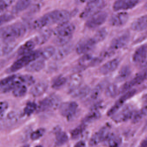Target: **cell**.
Returning a JSON list of instances; mask_svg holds the SVG:
<instances>
[{
	"instance_id": "ac0fdd59",
	"label": "cell",
	"mask_w": 147,
	"mask_h": 147,
	"mask_svg": "<svg viewBox=\"0 0 147 147\" xmlns=\"http://www.w3.org/2000/svg\"><path fill=\"white\" fill-rule=\"evenodd\" d=\"M83 82V77L80 73H75L70 76L69 81L68 92L71 94L76 89L80 87Z\"/></svg>"
},
{
	"instance_id": "cb8c5ba5",
	"label": "cell",
	"mask_w": 147,
	"mask_h": 147,
	"mask_svg": "<svg viewBox=\"0 0 147 147\" xmlns=\"http://www.w3.org/2000/svg\"><path fill=\"white\" fill-rule=\"evenodd\" d=\"M36 45L33 39L28 40L20 47L17 51V55L21 57L32 52Z\"/></svg>"
},
{
	"instance_id": "681fc988",
	"label": "cell",
	"mask_w": 147,
	"mask_h": 147,
	"mask_svg": "<svg viewBox=\"0 0 147 147\" xmlns=\"http://www.w3.org/2000/svg\"><path fill=\"white\" fill-rule=\"evenodd\" d=\"M8 104L6 101H1V111H0V117L1 119H2L4 117V115L5 113L7 110L8 109Z\"/></svg>"
},
{
	"instance_id": "7a4b0ae2",
	"label": "cell",
	"mask_w": 147,
	"mask_h": 147,
	"mask_svg": "<svg viewBox=\"0 0 147 147\" xmlns=\"http://www.w3.org/2000/svg\"><path fill=\"white\" fill-rule=\"evenodd\" d=\"M75 30V26L69 21L59 24L54 31V43L60 47L69 44Z\"/></svg>"
},
{
	"instance_id": "5b68a950",
	"label": "cell",
	"mask_w": 147,
	"mask_h": 147,
	"mask_svg": "<svg viewBox=\"0 0 147 147\" xmlns=\"http://www.w3.org/2000/svg\"><path fill=\"white\" fill-rule=\"evenodd\" d=\"M106 5L104 1H88L86 5L80 14V18L82 19L89 18L97 13L101 11Z\"/></svg>"
},
{
	"instance_id": "816d5d0a",
	"label": "cell",
	"mask_w": 147,
	"mask_h": 147,
	"mask_svg": "<svg viewBox=\"0 0 147 147\" xmlns=\"http://www.w3.org/2000/svg\"><path fill=\"white\" fill-rule=\"evenodd\" d=\"M139 147H147V137L141 142Z\"/></svg>"
},
{
	"instance_id": "4fadbf2b",
	"label": "cell",
	"mask_w": 147,
	"mask_h": 147,
	"mask_svg": "<svg viewBox=\"0 0 147 147\" xmlns=\"http://www.w3.org/2000/svg\"><path fill=\"white\" fill-rule=\"evenodd\" d=\"M130 35L128 32H125L114 38L111 42L110 49L112 50H117L123 48L129 42Z\"/></svg>"
},
{
	"instance_id": "c3c4849f",
	"label": "cell",
	"mask_w": 147,
	"mask_h": 147,
	"mask_svg": "<svg viewBox=\"0 0 147 147\" xmlns=\"http://www.w3.org/2000/svg\"><path fill=\"white\" fill-rule=\"evenodd\" d=\"M108 144L110 147H118L119 142L115 136L110 135L108 138Z\"/></svg>"
},
{
	"instance_id": "7bdbcfd3",
	"label": "cell",
	"mask_w": 147,
	"mask_h": 147,
	"mask_svg": "<svg viewBox=\"0 0 147 147\" xmlns=\"http://www.w3.org/2000/svg\"><path fill=\"white\" fill-rule=\"evenodd\" d=\"M15 18L14 14H13L11 12V13H4L1 14V20H0V23L1 25L8 23L10 21H11L13 20Z\"/></svg>"
},
{
	"instance_id": "2e32d148",
	"label": "cell",
	"mask_w": 147,
	"mask_h": 147,
	"mask_svg": "<svg viewBox=\"0 0 147 147\" xmlns=\"http://www.w3.org/2000/svg\"><path fill=\"white\" fill-rule=\"evenodd\" d=\"M139 2L137 0H119L114 2L113 9L115 11H126L134 8Z\"/></svg>"
},
{
	"instance_id": "db71d44e",
	"label": "cell",
	"mask_w": 147,
	"mask_h": 147,
	"mask_svg": "<svg viewBox=\"0 0 147 147\" xmlns=\"http://www.w3.org/2000/svg\"><path fill=\"white\" fill-rule=\"evenodd\" d=\"M145 101H146V102H147V94H146V96H145Z\"/></svg>"
},
{
	"instance_id": "7402d4cb",
	"label": "cell",
	"mask_w": 147,
	"mask_h": 147,
	"mask_svg": "<svg viewBox=\"0 0 147 147\" xmlns=\"http://www.w3.org/2000/svg\"><path fill=\"white\" fill-rule=\"evenodd\" d=\"M73 45L71 44L60 47L58 49L56 50L55 54L53 57V59L55 61L63 60L70 54L73 50Z\"/></svg>"
},
{
	"instance_id": "4dcf8cb0",
	"label": "cell",
	"mask_w": 147,
	"mask_h": 147,
	"mask_svg": "<svg viewBox=\"0 0 147 147\" xmlns=\"http://www.w3.org/2000/svg\"><path fill=\"white\" fill-rule=\"evenodd\" d=\"M55 144L56 146H61L66 144L68 140V136L66 132L58 130L56 131Z\"/></svg>"
},
{
	"instance_id": "60d3db41",
	"label": "cell",
	"mask_w": 147,
	"mask_h": 147,
	"mask_svg": "<svg viewBox=\"0 0 147 147\" xmlns=\"http://www.w3.org/2000/svg\"><path fill=\"white\" fill-rule=\"evenodd\" d=\"M36 104L35 102H28L24 109L25 115L27 116H30L37 109Z\"/></svg>"
},
{
	"instance_id": "d6a6232c",
	"label": "cell",
	"mask_w": 147,
	"mask_h": 147,
	"mask_svg": "<svg viewBox=\"0 0 147 147\" xmlns=\"http://www.w3.org/2000/svg\"><path fill=\"white\" fill-rule=\"evenodd\" d=\"M100 116V113L97 111V109H93L92 111L84 118L82 123L87 125L98 119Z\"/></svg>"
},
{
	"instance_id": "e575fe53",
	"label": "cell",
	"mask_w": 147,
	"mask_h": 147,
	"mask_svg": "<svg viewBox=\"0 0 147 147\" xmlns=\"http://www.w3.org/2000/svg\"><path fill=\"white\" fill-rule=\"evenodd\" d=\"M104 85L103 83L98 84L93 90L91 91L90 94V100H96L100 96L104 89Z\"/></svg>"
},
{
	"instance_id": "11a10c76",
	"label": "cell",
	"mask_w": 147,
	"mask_h": 147,
	"mask_svg": "<svg viewBox=\"0 0 147 147\" xmlns=\"http://www.w3.org/2000/svg\"><path fill=\"white\" fill-rule=\"evenodd\" d=\"M145 8H146V9H147V2H146V4H145Z\"/></svg>"
},
{
	"instance_id": "680465c9",
	"label": "cell",
	"mask_w": 147,
	"mask_h": 147,
	"mask_svg": "<svg viewBox=\"0 0 147 147\" xmlns=\"http://www.w3.org/2000/svg\"></svg>"
},
{
	"instance_id": "9a60e30c",
	"label": "cell",
	"mask_w": 147,
	"mask_h": 147,
	"mask_svg": "<svg viewBox=\"0 0 147 147\" xmlns=\"http://www.w3.org/2000/svg\"><path fill=\"white\" fill-rule=\"evenodd\" d=\"M129 19V15L126 12L120 11L112 15L109 23L114 27H120L125 25Z\"/></svg>"
},
{
	"instance_id": "9f6ffc18",
	"label": "cell",
	"mask_w": 147,
	"mask_h": 147,
	"mask_svg": "<svg viewBox=\"0 0 147 147\" xmlns=\"http://www.w3.org/2000/svg\"><path fill=\"white\" fill-rule=\"evenodd\" d=\"M22 147H30V146L29 145H26Z\"/></svg>"
},
{
	"instance_id": "836d02e7",
	"label": "cell",
	"mask_w": 147,
	"mask_h": 147,
	"mask_svg": "<svg viewBox=\"0 0 147 147\" xmlns=\"http://www.w3.org/2000/svg\"><path fill=\"white\" fill-rule=\"evenodd\" d=\"M108 35V31L105 27L99 29L93 37L97 43L104 41Z\"/></svg>"
},
{
	"instance_id": "ffe728a7",
	"label": "cell",
	"mask_w": 147,
	"mask_h": 147,
	"mask_svg": "<svg viewBox=\"0 0 147 147\" xmlns=\"http://www.w3.org/2000/svg\"><path fill=\"white\" fill-rule=\"evenodd\" d=\"M54 31L50 28L44 29L39 32L33 40L38 45H42L47 42L52 36Z\"/></svg>"
},
{
	"instance_id": "3957f363",
	"label": "cell",
	"mask_w": 147,
	"mask_h": 147,
	"mask_svg": "<svg viewBox=\"0 0 147 147\" xmlns=\"http://www.w3.org/2000/svg\"><path fill=\"white\" fill-rule=\"evenodd\" d=\"M27 31V26L24 23L17 22L1 28V38L2 42L16 41L24 36Z\"/></svg>"
},
{
	"instance_id": "ba28073f",
	"label": "cell",
	"mask_w": 147,
	"mask_h": 147,
	"mask_svg": "<svg viewBox=\"0 0 147 147\" xmlns=\"http://www.w3.org/2000/svg\"><path fill=\"white\" fill-rule=\"evenodd\" d=\"M107 17V13L101 11L88 19L85 26L89 29H96L102 26L106 22Z\"/></svg>"
},
{
	"instance_id": "8992f818",
	"label": "cell",
	"mask_w": 147,
	"mask_h": 147,
	"mask_svg": "<svg viewBox=\"0 0 147 147\" xmlns=\"http://www.w3.org/2000/svg\"><path fill=\"white\" fill-rule=\"evenodd\" d=\"M147 78V69H144L142 72L137 74L131 80L124 83L119 90V93H124L131 90L134 87L142 83Z\"/></svg>"
},
{
	"instance_id": "83f0119b",
	"label": "cell",
	"mask_w": 147,
	"mask_h": 147,
	"mask_svg": "<svg viewBox=\"0 0 147 147\" xmlns=\"http://www.w3.org/2000/svg\"><path fill=\"white\" fill-rule=\"evenodd\" d=\"M91 92V88L88 86H82L80 87L73 92L71 94L73 98L77 99H82L89 95Z\"/></svg>"
},
{
	"instance_id": "f6af8a7d",
	"label": "cell",
	"mask_w": 147,
	"mask_h": 147,
	"mask_svg": "<svg viewBox=\"0 0 147 147\" xmlns=\"http://www.w3.org/2000/svg\"><path fill=\"white\" fill-rule=\"evenodd\" d=\"M45 132V129L40 128L33 131L31 135V138L33 141L38 140L41 138Z\"/></svg>"
},
{
	"instance_id": "7c38bea8",
	"label": "cell",
	"mask_w": 147,
	"mask_h": 147,
	"mask_svg": "<svg viewBox=\"0 0 147 147\" xmlns=\"http://www.w3.org/2000/svg\"><path fill=\"white\" fill-rule=\"evenodd\" d=\"M134 109L131 106H125L113 116L112 119L116 123L125 122L132 118L134 114Z\"/></svg>"
},
{
	"instance_id": "f1b7e54d",
	"label": "cell",
	"mask_w": 147,
	"mask_h": 147,
	"mask_svg": "<svg viewBox=\"0 0 147 147\" xmlns=\"http://www.w3.org/2000/svg\"><path fill=\"white\" fill-rule=\"evenodd\" d=\"M16 41L3 42L1 48V56H5L10 54L17 46Z\"/></svg>"
},
{
	"instance_id": "f35d334b",
	"label": "cell",
	"mask_w": 147,
	"mask_h": 147,
	"mask_svg": "<svg viewBox=\"0 0 147 147\" xmlns=\"http://www.w3.org/2000/svg\"><path fill=\"white\" fill-rule=\"evenodd\" d=\"M86 126V125L82 123L81 124L73 130L71 132L72 138L73 139L78 138L85 130Z\"/></svg>"
},
{
	"instance_id": "f5cc1de1",
	"label": "cell",
	"mask_w": 147,
	"mask_h": 147,
	"mask_svg": "<svg viewBox=\"0 0 147 147\" xmlns=\"http://www.w3.org/2000/svg\"><path fill=\"white\" fill-rule=\"evenodd\" d=\"M144 69H147V60L144 63Z\"/></svg>"
},
{
	"instance_id": "484cf974",
	"label": "cell",
	"mask_w": 147,
	"mask_h": 147,
	"mask_svg": "<svg viewBox=\"0 0 147 147\" xmlns=\"http://www.w3.org/2000/svg\"><path fill=\"white\" fill-rule=\"evenodd\" d=\"M32 1L27 0H20L17 1L11 9V13L13 14H18L29 8L31 5Z\"/></svg>"
},
{
	"instance_id": "bcb514c9",
	"label": "cell",
	"mask_w": 147,
	"mask_h": 147,
	"mask_svg": "<svg viewBox=\"0 0 147 147\" xmlns=\"http://www.w3.org/2000/svg\"><path fill=\"white\" fill-rule=\"evenodd\" d=\"M17 75L13 74L7 76L4 79H2L1 81V88L11 83L14 80L17 76Z\"/></svg>"
},
{
	"instance_id": "603a6c76",
	"label": "cell",
	"mask_w": 147,
	"mask_h": 147,
	"mask_svg": "<svg viewBox=\"0 0 147 147\" xmlns=\"http://www.w3.org/2000/svg\"><path fill=\"white\" fill-rule=\"evenodd\" d=\"M131 28L134 31H142L147 29V14L143 15L132 22Z\"/></svg>"
},
{
	"instance_id": "1f68e13d",
	"label": "cell",
	"mask_w": 147,
	"mask_h": 147,
	"mask_svg": "<svg viewBox=\"0 0 147 147\" xmlns=\"http://www.w3.org/2000/svg\"><path fill=\"white\" fill-rule=\"evenodd\" d=\"M67 82V80L65 76L59 75L54 78L51 83V87L53 89H59Z\"/></svg>"
},
{
	"instance_id": "ee69618b",
	"label": "cell",
	"mask_w": 147,
	"mask_h": 147,
	"mask_svg": "<svg viewBox=\"0 0 147 147\" xmlns=\"http://www.w3.org/2000/svg\"><path fill=\"white\" fill-rule=\"evenodd\" d=\"M18 114L15 112L9 113L5 119V123L7 124H13L18 121Z\"/></svg>"
},
{
	"instance_id": "30bf717a",
	"label": "cell",
	"mask_w": 147,
	"mask_h": 147,
	"mask_svg": "<svg viewBox=\"0 0 147 147\" xmlns=\"http://www.w3.org/2000/svg\"><path fill=\"white\" fill-rule=\"evenodd\" d=\"M136 89H132L124 93L115 102L114 105L110 108L107 112V115L108 116H113L122 107L125 101L133 97L136 94Z\"/></svg>"
},
{
	"instance_id": "d590c367",
	"label": "cell",
	"mask_w": 147,
	"mask_h": 147,
	"mask_svg": "<svg viewBox=\"0 0 147 147\" xmlns=\"http://www.w3.org/2000/svg\"><path fill=\"white\" fill-rule=\"evenodd\" d=\"M119 93L117 86L114 83H111L107 86L105 89V94L109 98L115 97Z\"/></svg>"
},
{
	"instance_id": "5bb4252c",
	"label": "cell",
	"mask_w": 147,
	"mask_h": 147,
	"mask_svg": "<svg viewBox=\"0 0 147 147\" xmlns=\"http://www.w3.org/2000/svg\"><path fill=\"white\" fill-rule=\"evenodd\" d=\"M110 136L109 127L104 126L93 135L89 141V144L91 146H95L101 142L108 139Z\"/></svg>"
},
{
	"instance_id": "6da1fadb",
	"label": "cell",
	"mask_w": 147,
	"mask_h": 147,
	"mask_svg": "<svg viewBox=\"0 0 147 147\" xmlns=\"http://www.w3.org/2000/svg\"><path fill=\"white\" fill-rule=\"evenodd\" d=\"M72 13L67 10H54L35 20L30 27L33 30H40L51 25L68 22L72 17Z\"/></svg>"
},
{
	"instance_id": "277c9868",
	"label": "cell",
	"mask_w": 147,
	"mask_h": 147,
	"mask_svg": "<svg viewBox=\"0 0 147 147\" xmlns=\"http://www.w3.org/2000/svg\"><path fill=\"white\" fill-rule=\"evenodd\" d=\"M41 57V50H36L32 52L20 57V58L15 61L6 70L8 74L15 73L26 67L32 62L39 59Z\"/></svg>"
},
{
	"instance_id": "f546056e",
	"label": "cell",
	"mask_w": 147,
	"mask_h": 147,
	"mask_svg": "<svg viewBox=\"0 0 147 147\" xmlns=\"http://www.w3.org/2000/svg\"><path fill=\"white\" fill-rule=\"evenodd\" d=\"M41 50V57L40 58L44 61L49 60L53 57L55 54L56 50L54 46L51 45L46 46Z\"/></svg>"
},
{
	"instance_id": "d4e9b609",
	"label": "cell",
	"mask_w": 147,
	"mask_h": 147,
	"mask_svg": "<svg viewBox=\"0 0 147 147\" xmlns=\"http://www.w3.org/2000/svg\"><path fill=\"white\" fill-rule=\"evenodd\" d=\"M45 65V61L39 58L29 64L25 68V70L30 73H36L43 69Z\"/></svg>"
},
{
	"instance_id": "ab89813d",
	"label": "cell",
	"mask_w": 147,
	"mask_h": 147,
	"mask_svg": "<svg viewBox=\"0 0 147 147\" xmlns=\"http://www.w3.org/2000/svg\"><path fill=\"white\" fill-rule=\"evenodd\" d=\"M19 76L22 83L24 85L28 86H32L36 82L35 78L30 75H21Z\"/></svg>"
},
{
	"instance_id": "6f0895ef",
	"label": "cell",
	"mask_w": 147,
	"mask_h": 147,
	"mask_svg": "<svg viewBox=\"0 0 147 147\" xmlns=\"http://www.w3.org/2000/svg\"><path fill=\"white\" fill-rule=\"evenodd\" d=\"M35 147H43L41 145H38V146H36Z\"/></svg>"
},
{
	"instance_id": "7dc6e473",
	"label": "cell",
	"mask_w": 147,
	"mask_h": 147,
	"mask_svg": "<svg viewBox=\"0 0 147 147\" xmlns=\"http://www.w3.org/2000/svg\"><path fill=\"white\" fill-rule=\"evenodd\" d=\"M14 2V1H11V0L1 1L0 2V11H1V12L2 13V12L6 10Z\"/></svg>"
},
{
	"instance_id": "8d00e7d4",
	"label": "cell",
	"mask_w": 147,
	"mask_h": 147,
	"mask_svg": "<svg viewBox=\"0 0 147 147\" xmlns=\"http://www.w3.org/2000/svg\"><path fill=\"white\" fill-rule=\"evenodd\" d=\"M27 92V88L24 84H20L16 87L13 91V94L15 97L20 98L24 97L26 94Z\"/></svg>"
},
{
	"instance_id": "b9f144b4",
	"label": "cell",
	"mask_w": 147,
	"mask_h": 147,
	"mask_svg": "<svg viewBox=\"0 0 147 147\" xmlns=\"http://www.w3.org/2000/svg\"><path fill=\"white\" fill-rule=\"evenodd\" d=\"M41 7H42V3H38V2L32 5L28 11L26 13L25 16L26 18L32 16V15L40 11Z\"/></svg>"
},
{
	"instance_id": "44dd1931",
	"label": "cell",
	"mask_w": 147,
	"mask_h": 147,
	"mask_svg": "<svg viewBox=\"0 0 147 147\" xmlns=\"http://www.w3.org/2000/svg\"><path fill=\"white\" fill-rule=\"evenodd\" d=\"M49 84L45 81H41L35 84L31 88L30 93L34 97L42 95L48 90Z\"/></svg>"
},
{
	"instance_id": "d6986e66",
	"label": "cell",
	"mask_w": 147,
	"mask_h": 147,
	"mask_svg": "<svg viewBox=\"0 0 147 147\" xmlns=\"http://www.w3.org/2000/svg\"><path fill=\"white\" fill-rule=\"evenodd\" d=\"M120 61L117 58H114L104 63L99 69L101 74L106 75L114 72L118 67Z\"/></svg>"
},
{
	"instance_id": "52a82bcc",
	"label": "cell",
	"mask_w": 147,
	"mask_h": 147,
	"mask_svg": "<svg viewBox=\"0 0 147 147\" xmlns=\"http://www.w3.org/2000/svg\"><path fill=\"white\" fill-rule=\"evenodd\" d=\"M61 99L55 94H52L46 97L39 103L38 110L40 112L55 110L60 107Z\"/></svg>"
},
{
	"instance_id": "9c48e42d",
	"label": "cell",
	"mask_w": 147,
	"mask_h": 147,
	"mask_svg": "<svg viewBox=\"0 0 147 147\" xmlns=\"http://www.w3.org/2000/svg\"><path fill=\"white\" fill-rule=\"evenodd\" d=\"M78 105L75 101H68L61 103L59 107L61 115L69 120L73 118L77 112Z\"/></svg>"
},
{
	"instance_id": "8fae6325",
	"label": "cell",
	"mask_w": 147,
	"mask_h": 147,
	"mask_svg": "<svg viewBox=\"0 0 147 147\" xmlns=\"http://www.w3.org/2000/svg\"><path fill=\"white\" fill-rule=\"evenodd\" d=\"M97 43L93 38H85L80 40L76 47V51L78 55H85L92 51Z\"/></svg>"
},
{
	"instance_id": "e0dca14e",
	"label": "cell",
	"mask_w": 147,
	"mask_h": 147,
	"mask_svg": "<svg viewBox=\"0 0 147 147\" xmlns=\"http://www.w3.org/2000/svg\"><path fill=\"white\" fill-rule=\"evenodd\" d=\"M147 57V44L142 45L135 51L132 61L137 64H143L146 62Z\"/></svg>"
},
{
	"instance_id": "74e56055",
	"label": "cell",
	"mask_w": 147,
	"mask_h": 147,
	"mask_svg": "<svg viewBox=\"0 0 147 147\" xmlns=\"http://www.w3.org/2000/svg\"><path fill=\"white\" fill-rule=\"evenodd\" d=\"M147 113V105L144 107L142 109L134 113L132 117V122L137 123L142 119Z\"/></svg>"
},
{
	"instance_id": "4316f807",
	"label": "cell",
	"mask_w": 147,
	"mask_h": 147,
	"mask_svg": "<svg viewBox=\"0 0 147 147\" xmlns=\"http://www.w3.org/2000/svg\"><path fill=\"white\" fill-rule=\"evenodd\" d=\"M131 71L129 66H123L119 71L116 78V81L117 82H123L129 78L131 74Z\"/></svg>"
},
{
	"instance_id": "f907efd6",
	"label": "cell",
	"mask_w": 147,
	"mask_h": 147,
	"mask_svg": "<svg viewBox=\"0 0 147 147\" xmlns=\"http://www.w3.org/2000/svg\"><path fill=\"white\" fill-rule=\"evenodd\" d=\"M74 147H86V144L83 141H80L75 145Z\"/></svg>"
}]
</instances>
